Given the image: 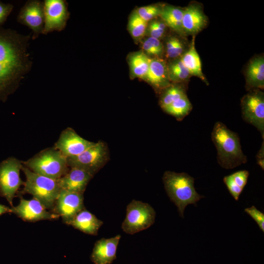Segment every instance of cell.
Returning a JSON list of instances; mask_svg holds the SVG:
<instances>
[{"mask_svg": "<svg viewBox=\"0 0 264 264\" xmlns=\"http://www.w3.org/2000/svg\"><path fill=\"white\" fill-rule=\"evenodd\" d=\"M21 170L25 175L26 180L22 190L18 195L30 194L47 210L52 212L56 200L61 191L58 179L35 173L23 164Z\"/></svg>", "mask_w": 264, "mask_h": 264, "instance_id": "4", "label": "cell"}, {"mask_svg": "<svg viewBox=\"0 0 264 264\" xmlns=\"http://www.w3.org/2000/svg\"><path fill=\"white\" fill-rule=\"evenodd\" d=\"M5 213H11V207L0 204V216Z\"/></svg>", "mask_w": 264, "mask_h": 264, "instance_id": "36", "label": "cell"}, {"mask_svg": "<svg viewBox=\"0 0 264 264\" xmlns=\"http://www.w3.org/2000/svg\"><path fill=\"white\" fill-rule=\"evenodd\" d=\"M22 166V162L13 157L0 163V196L6 199L11 207L19 189L24 183L20 176Z\"/></svg>", "mask_w": 264, "mask_h": 264, "instance_id": "7", "label": "cell"}, {"mask_svg": "<svg viewBox=\"0 0 264 264\" xmlns=\"http://www.w3.org/2000/svg\"><path fill=\"white\" fill-rule=\"evenodd\" d=\"M165 49L167 57L176 59L180 58L184 53L185 45L176 37H171L167 40Z\"/></svg>", "mask_w": 264, "mask_h": 264, "instance_id": "29", "label": "cell"}, {"mask_svg": "<svg viewBox=\"0 0 264 264\" xmlns=\"http://www.w3.org/2000/svg\"><path fill=\"white\" fill-rule=\"evenodd\" d=\"M186 95V91L184 87L176 84L170 85L164 89V91L160 98V105L163 110Z\"/></svg>", "mask_w": 264, "mask_h": 264, "instance_id": "27", "label": "cell"}, {"mask_svg": "<svg viewBox=\"0 0 264 264\" xmlns=\"http://www.w3.org/2000/svg\"><path fill=\"white\" fill-rule=\"evenodd\" d=\"M155 216L156 212L150 204L133 199L127 206L121 228L126 234L133 235L151 226Z\"/></svg>", "mask_w": 264, "mask_h": 264, "instance_id": "6", "label": "cell"}, {"mask_svg": "<svg viewBox=\"0 0 264 264\" xmlns=\"http://www.w3.org/2000/svg\"><path fill=\"white\" fill-rule=\"evenodd\" d=\"M184 9L172 5L162 7L160 17L166 26L181 34H184L182 19Z\"/></svg>", "mask_w": 264, "mask_h": 264, "instance_id": "23", "label": "cell"}, {"mask_svg": "<svg viewBox=\"0 0 264 264\" xmlns=\"http://www.w3.org/2000/svg\"><path fill=\"white\" fill-rule=\"evenodd\" d=\"M31 35H24L0 27V98L5 99L29 72L28 51Z\"/></svg>", "mask_w": 264, "mask_h": 264, "instance_id": "1", "label": "cell"}, {"mask_svg": "<svg viewBox=\"0 0 264 264\" xmlns=\"http://www.w3.org/2000/svg\"><path fill=\"white\" fill-rule=\"evenodd\" d=\"M162 179L168 196L177 207L182 218L188 205H197V202L204 198L197 192L194 178L187 173L166 171Z\"/></svg>", "mask_w": 264, "mask_h": 264, "instance_id": "3", "label": "cell"}, {"mask_svg": "<svg viewBox=\"0 0 264 264\" xmlns=\"http://www.w3.org/2000/svg\"><path fill=\"white\" fill-rule=\"evenodd\" d=\"M249 175L248 171L240 170L223 177V182L235 200H239L241 194L247 184Z\"/></svg>", "mask_w": 264, "mask_h": 264, "instance_id": "22", "label": "cell"}, {"mask_svg": "<svg viewBox=\"0 0 264 264\" xmlns=\"http://www.w3.org/2000/svg\"><path fill=\"white\" fill-rule=\"evenodd\" d=\"M154 88L164 89L170 85L167 64L160 58H151L149 67L145 79Z\"/></svg>", "mask_w": 264, "mask_h": 264, "instance_id": "18", "label": "cell"}, {"mask_svg": "<svg viewBox=\"0 0 264 264\" xmlns=\"http://www.w3.org/2000/svg\"><path fill=\"white\" fill-rule=\"evenodd\" d=\"M211 139L217 150V159L225 169H233L247 162L239 135L223 123L217 122L211 133Z\"/></svg>", "mask_w": 264, "mask_h": 264, "instance_id": "2", "label": "cell"}, {"mask_svg": "<svg viewBox=\"0 0 264 264\" xmlns=\"http://www.w3.org/2000/svg\"><path fill=\"white\" fill-rule=\"evenodd\" d=\"M162 7L157 5H148L139 8L136 12L144 21L147 22L160 16Z\"/></svg>", "mask_w": 264, "mask_h": 264, "instance_id": "31", "label": "cell"}, {"mask_svg": "<svg viewBox=\"0 0 264 264\" xmlns=\"http://www.w3.org/2000/svg\"><path fill=\"white\" fill-rule=\"evenodd\" d=\"M192 109V105L187 95L175 101L163 110L175 117L178 120H182Z\"/></svg>", "mask_w": 264, "mask_h": 264, "instance_id": "26", "label": "cell"}, {"mask_svg": "<svg viewBox=\"0 0 264 264\" xmlns=\"http://www.w3.org/2000/svg\"><path fill=\"white\" fill-rule=\"evenodd\" d=\"M264 141L262 145V147L260 148L259 151L258 152L257 154V160L258 164L264 170Z\"/></svg>", "mask_w": 264, "mask_h": 264, "instance_id": "35", "label": "cell"}, {"mask_svg": "<svg viewBox=\"0 0 264 264\" xmlns=\"http://www.w3.org/2000/svg\"><path fill=\"white\" fill-rule=\"evenodd\" d=\"M44 27L43 34L61 32L66 25L69 17L67 4L65 0H44L43 1Z\"/></svg>", "mask_w": 264, "mask_h": 264, "instance_id": "10", "label": "cell"}, {"mask_svg": "<svg viewBox=\"0 0 264 264\" xmlns=\"http://www.w3.org/2000/svg\"><path fill=\"white\" fill-rule=\"evenodd\" d=\"M148 24L135 11L132 13L130 17L128 30L132 37L140 39L146 33Z\"/></svg>", "mask_w": 264, "mask_h": 264, "instance_id": "28", "label": "cell"}, {"mask_svg": "<svg viewBox=\"0 0 264 264\" xmlns=\"http://www.w3.org/2000/svg\"><path fill=\"white\" fill-rule=\"evenodd\" d=\"M166 27V25L162 20H153L148 24L146 33L149 37L159 40L165 34Z\"/></svg>", "mask_w": 264, "mask_h": 264, "instance_id": "32", "label": "cell"}, {"mask_svg": "<svg viewBox=\"0 0 264 264\" xmlns=\"http://www.w3.org/2000/svg\"><path fill=\"white\" fill-rule=\"evenodd\" d=\"M103 221L86 208L78 212L69 225L79 231L90 235H97Z\"/></svg>", "mask_w": 264, "mask_h": 264, "instance_id": "19", "label": "cell"}, {"mask_svg": "<svg viewBox=\"0 0 264 264\" xmlns=\"http://www.w3.org/2000/svg\"><path fill=\"white\" fill-rule=\"evenodd\" d=\"M121 237V235H117L97 241L90 256L91 261L94 264H111L116 259L117 247Z\"/></svg>", "mask_w": 264, "mask_h": 264, "instance_id": "15", "label": "cell"}, {"mask_svg": "<svg viewBox=\"0 0 264 264\" xmlns=\"http://www.w3.org/2000/svg\"><path fill=\"white\" fill-rule=\"evenodd\" d=\"M13 9V5L0 1V26L6 21Z\"/></svg>", "mask_w": 264, "mask_h": 264, "instance_id": "34", "label": "cell"}, {"mask_svg": "<svg viewBox=\"0 0 264 264\" xmlns=\"http://www.w3.org/2000/svg\"><path fill=\"white\" fill-rule=\"evenodd\" d=\"M93 176L82 169L71 167L58 181L61 190L84 194Z\"/></svg>", "mask_w": 264, "mask_h": 264, "instance_id": "17", "label": "cell"}, {"mask_svg": "<svg viewBox=\"0 0 264 264\" xmlns=\"http://www.w3.org/2000/svg\"><path fill=\"white\" fill-rule=\"evenodd\" d=\"M143 52L148 56L159 58L163 53V45L158 39L149 37L142 44Z\"/></svg>", "mask_w": 264, "mask_h": 264, "instance_id": "30", "label": "cell"}, {"mask_svg": "<svg viewBox=\"0 0 264 264\" xmlns=\"http://www.w3.org/2000/svg\"><path fill=\"white\" fill-rule=\"evenodd\" d=\"M242 118L264 135V94L259 89L251 90L241 100Z\"/></svg>", "mask_w": 264, "mask_h": 264, "instance_id": "9", "label": "cell"}, {"mask_svg": "<svg viewBox=\"0 0 264 264\" xmlns=\"http://www.w3.org/2000/svg\"><path fill=\"white\" fill-rule=\"evenodd\" d=\"M244 212L249 215L257 223L261 230L264 232V214L258 210L255 206L246 208Z\"/></svg>", "mask_w": 264, "mask_h": 264, "instance_id": "33", "label": "cell"}, {"mask_svg": "<svg viewBox=\"0 0 264 264\" xmlns=\"http://www.w3.org/2000/svg\"><path fill=\"white\" fill-rule=\"evenodd\" d=\"M169 81L175 83L188 81L191 75L180 58L174 59L167 65Z\"/></svg>", "mask_w": 264, "mask_h": 264, "instance_id": "25", "label": "cell"}, {"mask_svg": "<svg viewBox=\"0 0 264 264\" xmlns=\"http://www.w3.org/2000/svg\"><path fill=\"white\" fill-rule=\"evenodd\" d=\"M107 159V148L101 141L94 143L79 155L67 158L70 168L82 169L92 176L104 166Z\"/></svg>", "mask_w": 264, "mask_h": 264, "instance_id": "8", "label": "cell"}, {"mask_svg": "<svg viewBox=\"0 0 264 264\" xmlns=\"http://www.w3.org/2000/svg\"><path fill=\"white\" fill-rule=\"evenodd\" d=\"M84 208V194L61 190L52 212L69 225L75 215Z\"/></svg>", "mask_w": 264, "mask_h": 264, "instance_id": "13", "label": "cell"}, {"mask_svg": "<svg viewBox=\"0 0 264 264\" xmlns=\"http://www.w3.org/2000/svg\"><path fill=\"white\" fill-rule=\"evenodd\" d=\"M20 197L19 204L11 207V213L16 215L25 221L34 222L42 220H54L59 216L47 209L37 199L27 200L22 196Z\"/></svg>", "mask_w": 264, "mask_h": 264, "instance_id": "12", "label": "cell"}, {"mask_svg": "<svg viewBox=\"0 0 264 264\" xmlns=\"http://www.w3.org/2000/svg\"><path fill=\"white\" fill-rule=\"evenodd\" d=\"M207 22V17L199 5L191 4L184 9L182 19L184 34L195 36L206 26Z\"/></svg>", "mask_w": 264, "mask_h": 264, "instance_id": "16", "label": "cell"}, {"mask_svg": "<svg viewBox=\"0 0 264 264\" xmlns=\"http://www.w3.org/2000/svg\"><path fill=\"white\" fill-rule=\"evenodd\" d=\"M246 82L250 90L264 88V59L263 56L253 59L248 64L246 72Z\"/></svg>", "mask_w": 264, "mask_h": 264, "instance_id": "20", "label": "cell"}, {"mask_svg": "<svg viewBox=\"0 0 264 264\" xmlns=\"http://www.w3.org/2000/svg\"><path fill=\"white\" fill-rule=\"evenodd\" d=\"M22 164L35 173L54 179L60 178L70 169L67 158L54 147L41 151Z\"/></svg>", "mask_w": 264, "mask_h": 264, "instance_id": "5", "label": "cell"}, {"mask_svg": "<svg viewBox=\"0 0 264 264\" xmlns=\"http://www.w3.org/2000/svg\"><path fill=\"white\" fill-rule=\"evenodd\" d=\"M94 143L83 138L74 130L68 128L62 132L54 148L67 158L79 155Z\"/></svg>", "mask_w": 264, "mask_h": 264, "instance_id": "14", "label": "cell"}, {"mask_svg": "<svg viewBox=\"0 0 264 264\" xmlns=\"http://www.w3.org/2000/svg\"><path fill=\"white\" fill-rule=\"evenodd\" d=\"M193 37L188 49L184 52L180 59L191 76L198 77L207 84L202 71L200 57L195 47V36H193Z\"/></svg>", "mask_w": 264, "mask_h": 264, "instance_id": "21", "label": "cell"}, {"mask_svg": "<svg viewBox=\"0 0 264 264\" xmlns=\"http://www.w3.org/2000/svg\"><path fill=\"white\" fill-rule=\"evenodd\" d=\"M17 21L32 30V40L37 39L40 34H42L44 27L43 1L27 0L20 11Z\"/></svg>", "mask_w": 264, "mask_h": 264, "instance_id": "11", "label": "cell"}, {"mask_svg": "<svg viewBox=\"0 0 264 264\" xmlns=\"http://www.w3.org/2000/svg\"><path fill=\"white\" fill-rule=\"evenodd\" d=\"M151 58L143 51L135 52L129 57L132 76L145 80L148 71Z\"/></svg>", "mask_w": 264, "mask_h": 264, "instance_id": "24", "label": "cell"}]
</instances>
